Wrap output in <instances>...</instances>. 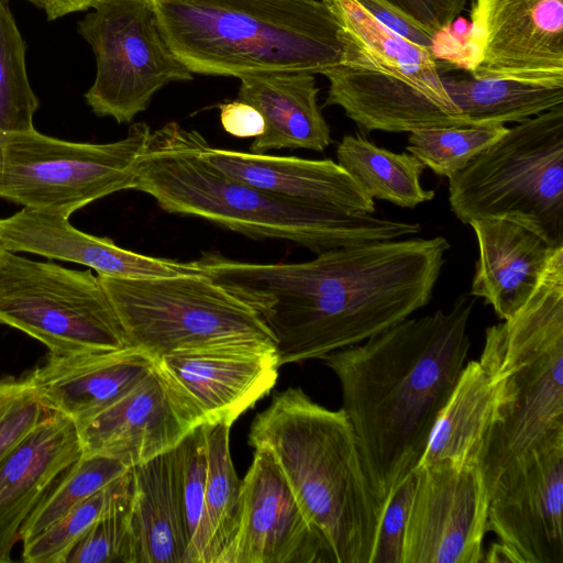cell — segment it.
Wrapping results in <instances>:
<instances>
[{"label":"cell","mask_w":563,"mask_h":563,"mask_svg":"<svg viewBox=\"0 0 563 563\" xmlns=\"http://www.w3.org/2000/svg\"><path fill=\"white\" fill-rule=\"evenodd\" d=\"M449 249L435 236L338 247L300 263L218 253L196 262L263 319L283 366L361 343L427 306Z\"/></svg>","instance_id":"1"},{"label":"cell","mask_w":563,"mask_h":563,"mask_svg":"<svg viewBox=\"0 0 563 563\" xmlns=\"http://www.w3.org/2000/svg\"><path fill=\"white\" fill-rule=\"evenodd\" d=\"M475 300L461 295L448 312L407 318L320 358L339 379L341 409L384 509L419 465L466 364Z\"/></svg>","instance_id":"2"},{"label":"cell","mask_w":563,"mask_h":563,"mask_svg":"<svg viewBox=\"0 0 563 563\" xmlns=\"http://www.w3.org/2000/svg\"><path fill=\"white\" fill-rule=\"evenodd\" d=\"M197 130L170 121L151 132L134 190L165 211L196 217L254 239L291 242L317 253L417 234V222L316 208L236 180L210 165Z\"/></svg>","instance_id":"3"},{"label":"cell","mask_w":563,"mask_h":563,"mask_svg":"<svg viewBox=\"0 0 563 563\" xmlns=\"http://www.w3.org/2000/svg\"><path fill=\"white\" fill-rule=\"evenodd\" d=\"M249 444L272 454L331 563H373L385 509L342 409L330 410L289 387L256 415Z\"/></svg>","instance_id":"4"},{"label":"cell","mask_w":563,"mask_h":563,"mask_svg":"<svg viewBox=\"0 0 563 563\" xmlns=\"http://www.w3.org/2000/svg\"><path fill=\"white\" fill-rule=\"evenodd\" d=\"M478 362L494 385L478 460L489 494L511 463L563 435V245L552 249L523 305L486 329Z\"/></svg>","instance_id":"5"},{"label":"cell","mask_w":563,"mask_h":563,"mask_svg":"<svg viewBox=\"0 0 563 563\" xmlns=\"http://www.w3.org/2000/svg\"><path fill=\"white\" fill-rule=\"evenodd\" d=\"M159 31L192 74H323L341 56L328 0H151Z\"/></svg>","instance_id":"6"},{"label":"cell","mask_w":563,"mask_h":563,"mask_svg":"<svg viewBox=\"0 0 563 563\" xmlns=\"http://www.w3.org/2000/svg\"><path fill=\"white\" fill-rule=\"evenodd\" d=\"M342 52L322 75L324 106H338L364 131L411 132L468 125L442 81L433 49L378 22L357 0H328Z\"/></svg>","instance_id":"7"},{"label":"cell","mask_w":563,"mask_h":563,"mask_svg":"<svg viewBox=\"0 0 563 563\" xmlns=\"http://www.w3.org/2000/svg\"><path fill=\"white\" fill-rule=\"evenodd\" d=\"M449 202L467 224L503 219L563 245V104L518 122L449 178Z\"/></svg>","instance_id":"8"},{"label":"cell","mask_w":563,"mask_h":563,"mask_svg":"<svg viewBox=\"0 0 563 563\" xmlns=\"http://www.w3.org/2000/svg\"><path fill=\"white\" fill-rule=\"evenodd\" d=\"M98 277L129 345L157 360L188 350H276L275 338L257 312L205 273Z\"/></svg>","instance_id":"9"},{"label":"cell","mask_w":563,"mask_h":563,"mask_svg":"<svg viewBox=\"0 0 563 563\" xmlns=\"http://www.w3.org/2000/svg\"><path fill=\"white\" fill-rule=\"evenodd\" d=\"M145 122L111 143H78L35 129L0 132V198L67 218L86 205L134 189L151 135Z\"/></svg>","instance_id":"10"},{"label":"cell","mask_w":563,"mask_h":563,"mask_svg":"<svg viewBox=\"0 0 563 563\" xmlns=\"http://www.w3.org/2000/svg\"><path fill=\"white\" fill-rule=\"evenodd\" d=\"M0 323L38 340L56 355L131 347L98 275L3 249Z\"/></svg>","instance_id":"11"},{"label":"cell","mask_w":563,"mask_h":563,"mask_svg":"<svg viewBox=\"0 0 563 563\" xmlns=\"http://www.w3.org/2000/svg\"><path fill=\"white\" fill-rule=\"evenodd\" d=\"M91 8L78 32L96 56L85 93L95 114L129 123L163 87L194 78L163 38L151 0H96Z\"/></svg>","instance_id":"12"},{"label":"cell","mask_w":563,"mask_h":563,"mask_svg":"<svg viewBox=\"0 0 563 563\" xmlns=\"http://www.w3.org/2000/svg\"><path fill=\"white\" fill-rule=\"evenodd\" d=\"M489 494L481 470L419 465L405 522L401 563H481Z\"/></svg>","instance_id":"13"},{"label":"cell","mask_w":563,"mask_h":563,"mask_svg":"<svg viewBox=\"0 0 563 563\" xmlns=\"http://www.w3.org/2000/svg\"><path fill=\"white\" fill-rule=\"evenodd\" d=\"M470 16L471 76L563 81V0H474Z\"/></svg>","instance_id":"14"},{"label":"cell","mask_w":563,"mask_h":563,"mask_svg":"<svg viewBox=\"0 0 563 563\" xmlns=\"http://www.w3.org/2000/svg\"><path fill=\"white\" fill-rule=\"evenodd\" d=\"M75 423L82 453L104 454L134 467L175 449L207 420L158 361L126 394Z\"/></svg>","instance_id":"15"},{"label":"cell","mask_w":563,"mask_h":563,"mask_svg":"<svg viewBox=\"0 0 563 563\" xmlns=\"http://www.w3.org/2000/svg\"><path fill=\"white\" fill-rule=\"evenodd\" d=\"M563 435L520 456L489 493L487 528L520 563H563Z\"/></svg>","instance_id":"16"},{"label":"cell","mask_w":563,"mask_h":563,"mask_svg":"<svg viewBox=\"0 0 563 563\" xmlns=\"http://www.w3.org/2000/svg\"><path fill=\"white\" fill-rule=\"evenodd\" d=\"M331 563L272 454L254 450L241 481L234 536L217 563Z\"/></svg>","instance_id":"17"},{"label":"cell","mask_w":563,"mask_h":563,"mask_svg":"<svg viewBox=\"0 0 563 563\" xmlns=\"http://www.w3.org/2000/svg\"><path fill=\"white\" fill-rule=\"evenodd\" d=\"M68 219L59 213L23 207L0 219V245L14 253L76 263L96 271L99 276L150 278L203 273L196 261L179 262L125 250L108 238L77 230Z\"/></svg>","instance_id":"18"},{"label":"cell","mask_w":563,"mask_h":563,"mask_svg":"<svg viewBox=\"0 0 563 563\" xmlns=\"http://www.w3.org/2000/svg\"><path fill=\"white\" fill-rule=\"evenodd\" d=\"M81 454L75 421L49 411L0 461V563L11 561L26 520Z\"/></svg>","instance_id":"19"},{"label":"cell","mask_w":563,"mask_h":563,"mask_svg":"<svg viewBox=\"0 0 563 563\" xmlns=\"http://www.w3.org/2000/svg\"><path fill=\"white\" fill-rule=\"evenodd\" d=\"M201 156L221 173L267 192L349 214L374 213V199L332 159L219 148L198 134Z\"/></svg>","instance_id":"20"},{"label":"cell","mask_w":563,"mask_h":563,"mask_svg":"<svg viewBox=\"0 0 563 563\" xmlns=\"http://www.w3.org/2000/svg\"><path fill=\"white\" fill-rule=\"evenodd\" d=\"M159 362L196 401L207 423L230 427L272 390L280 367L276 350L258 347L180 351Z\"/></svg>","instance_id":"21"},{"label":"cell","mask_w":563,"mask_h":563,"mask_svg":"<svg viewBox=\"0 0 563 563\" xmlns=\"http://www.w3.org/2000/svg\"><path fill=\"white\" fill-rule=\"evenodd\" d=\"M158 361L137 347L69 355L48 353L27 377L47 410L76 422L118 400Z\"/></svg>","instance_id":"22"},{"label":"cell","mask_w":563,"mask_h":563,"mask_svg":"<svg viewBox=\"0 0 563 563\" xmlns=\"http://www.w3.org/2000/svg\"><path fill=\"white\" fill-rule=\"evenodd\" d=\"M478 260L470 294L484 298L506 320L536 286L553 247L526 228L503 219L470 221Z\"/></svg>","instance_id":"23"},{"label":"cell","mask_w":563,"mask_h":563,"mask_svg":"<svg viewBox=\"0 0 563 563\" xmlns=\"http://www.w3.org/2000/svg\"><path fill=\"white\" fill-rule=\"evenodd\" d=\"M135 563H187L189 533L177 446L133 467Z\"/></svg>","instance_id":"24"},{"label":"cell","mask_w":563,"mask_h":563,"mask_svg":"<svg viewBox=\"0 0 563 563\" xmlns=\"http://www.w3.org/2000/svg\"><path fill=\"white\" fill-rule=\"evenodd\" d=\"M239 99L253 106L264 119V132L250 152L305 148L322 152L331 143L330 128L318 103L312 74L277 71L240 77Z\"/></svg>","instance_id":"25"},{"label":"cell","mask_w":563,"mask_h":563,"mask_svg":"<svg viewBox=\"0 0 563 563\" xmlns=\"http://www.w3.org/2000/svg\"><path fill=\"white\" fill-rule=\"evenodd\" d=\"M493 407L489 374L478 361L466 362L439 412L419 465L450 461L478 467Z\"/></svg>","instance_id":"26"},{"label":"cell","mask_w":563,"mask_h":563,"mask_svg":"<svg viewBox=\"0 0 563 563\" xmlns=\"http://www.w3.org/2000/svg\"><path fill=\"white\" fill-rule=\"evenodd\" d=\"M442 81L468 125L521 122L563 104V81L443 74Z\"/></svg>","instance_id":"27"},{"label":"cell","mask_w":563,"mask_h":563,"mask_svg":"<svg viewBox=\"0 0 563 563\" xmlns=\"http://www.w3.org/2000/svg\"><path fill=\"white\" fill-rule=\"evenodd\" d=\"M336 158L373 199L415 208L434 198V191L420 184L426 166L410 153H395L362 136L345 135L336 146Z\"/></svg>","instance_id":"28"},{"label":"cell","mask_w":563,"mask_h":563,"mask_svg":"<svg viewBox=\"0 0 563 563\" xmlns=\"http://www.w3.org/2000/svg\"><path fill=\"white\" fill-rule=\"evenodd\" d=\"M230 426L206 423L207 479L205 525L207 563L217 560L231 542L238 523L239 479L230 453Z\"/></svg>","instance_id":"29"},{"label":"cell","mask_w":563,"mask_h":563,"mask_svg":"<svg viewBox=\"0 0 563 563\" xmlns=\"http://www.w3.org/2000/svg\"><path fill=\"white\" fill-rule=\"evenodd\" d=\"M132 467L119 459L100 453H82L59 477L26 520L21 542L24 543L80 503L108 486Z\"/></svg>","instance_id":"30"},{"label":"cell","mask_w":563,"mask_h":563,"mask_svg":"<svg viewBox=\"0 0 563 563\" xmlns=\"http://www.w3.org/2000/svg\"><path fill=\"white\" fill-rule=\"evenodd\" d=\"M133 467L103 487L31 540L22 543L27 563H66L79 538L113 505L132 495Z\"/></svg>","instance_id":"31"},{"label":"cell","mask_w":563,"mask_h":563,"mask_svg":"<svg viewBox=\"0 0 563 563\" xmlns=\"http://www.w3.org/2000/svg\"><path fill=\"white\" fill-rule=\"evenodd\" d=\"M25 52L8 0H0V132L35 129L40 102L29 81Z\"/></svg>","instance_id":"32"},{"label":"cell","mask_w":563,"mask_h":563,"mask_svg":"<svg viewBox=\"0 0 563 563\" xmlns=\"http://www.w3.org/2000/svg\"><path fill=\"white\" fill-rule=\"evenodd\" d=\"M507 130L505 124L421 128L409 132L406 150L434 174L450 178Z\"/></svg>","instance_id":"33"},{"label":"cell","mask_w":563,"mask_h":563,"mask_svg":"<svg viewBox=\"0 0 563 563\" xmlns=\"http://www.w3.org/2000/svg\"><path fill=\"white\" fill-rule=\"evenodd\" d=\"M183 498L189 533L187 563H207L205 489L207 479L206 423L177 445Z\"/></svg>","instance_id":"34"},{"label":"cell","mask_w":563,"mask_h":563,"mask_svg":"<svg viewBox=\"0 0 563 563\" xmlns=\"http://www.w3.org/2000/svg\"><path fill=\"white\" fill-rule=\"evenodd\" d=\"M130 500L108 509L71 548L66 563H135Z\"/></svg>","instance_id":"35"},{"label":"cell","mask_w":563,"mask_h":563,"mask_svg":"<svg viewBox=\"0 0 563 563\" xmlns=\"http://www.w3.org/2000/svg\"><path fill=\"white\" fill-rule=\"evenodd\" d=\"M48 412L27 375L0 377V461Z\"/></svg>","instance_id":"36"},{"label":"cell","mask_w":563,"mask_h":563,"mask_svg":"<svg viewBox=\"0 0 563 563\" xmlns=\"http://www.w3.org/2000/svg\"><path fill=\"white\" fill-rule=\"evenodd\" d=\"M412 486L413 472L389 499L383 515L373 563H401L405 522Z\"/></svg>","instance_id":"37"},{"label":"cell","mask_w":563,"mask_h":563,"mask_svg":"<svg viewBox=\"0 0 563 563\" xmlns=\"http://www.w3.org/2000/svg\"><path fill=\"white\" fill-rule=\"evenodd\" d=\"M437 36L450 29L468 0H385Z\"/></svg>","instance_id":"38"},{"label":"cell","mask_w":563,"mask_h":563,"mask_svg":"<svg viewBox=\"0 0 563 563\" xmlns=\"http://www.w3.org/2000/svg\"><path fill=\"white\" fill-rule=\"evenodd\" d=\"M384 26L421 47L433 49L437 35L385 0H357Z\"/></svg>","instance_id":"39"},{"label":"cell","mask_w":563,"mask_h":563,"mask_svg":"<svg viewBox=\"0 0 563 563\" xmlns=\"http://www.w3.org/2000/svg\"><path fill=\"white\" fill-rule=\"evenodd\" d=\"M220 122L229 134L241 137H257L264 132V119L251 104L240 99L219 106Z\"/></svg>","instance_id":"40"},{"label":"cell","mask_w":563,"mask_h":563,"mask_svg":"<svg viewBox=\"0 0 563 563\" xmlns=\"http://www.w3.org/2000/svg\"><path fill=\"white\" fill-rule=\"evenodd\" d=\"M46 13L47 20L53 21L66 14L91 8L96 0H27Z\"/></svg>","instance_id":"41"},{"label":"cell","mask_w":563,"mask_h":563,"mask_svg":"<svg viewBox=\"0 0 563 563\" xmlns=\"http://www.w3.org/2000/svg\"><path fill=\"white\" fill-rule=\"evenodd\" d=\"M484 562L490 563H520L518 556L512 550L503 544L501 542L493 543L488 551L484 553Z\"/></svg>","instance_id":"42"},{"label":"cell","mask_w":563,"mask_h":563,"mask_svg":"<svg viewBox=\"0 0 563 563\" xmlns=\"http://www.w3.org/2000/svg\"><path fill=\"white\" fill-rule=\"evenodd\" d=\"M1 251H2V247H1V245H0V253H1Z\"/></svg>","instance_id":"43"}]
</instances>
